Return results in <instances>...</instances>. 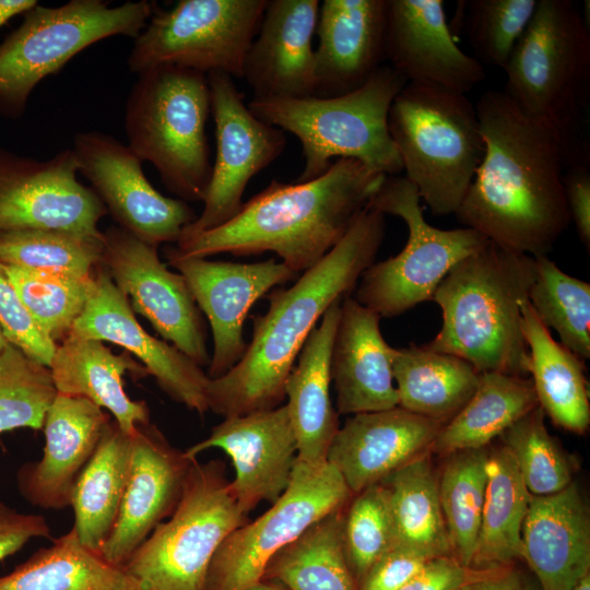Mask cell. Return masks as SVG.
Masks as SVG:
<instances>
[{
	"mask_svg": "<svg viewBox=\"0 0 590 590\" xmlns=\"http://www.w3.org/2000/svg\"><path fill=\"white\" fill-rule=\"evenodd\" d=\"M353 497L329 462L311 467L296 460L291 483L253 521L234 530L216 551L204 590H245L263 578L270 559L312 523Z\"/></svg>",
	"mask_w": 590,
	"mask_h": 590,
	"instance_id": "cell-13",
	"label": "cell"
},
{
	"mask_svg": "<svg viewBox=\"0 0 590 590\" xmlns=\"http://www.w3.org/2000/svg\"><path fill=\"white\" fill-rule=\"evenodd\" d=\"M206 75L216 157L202 212L184 229L180 238L215 228L233 219L241 208L249 180L276 160L286 145L284 131L250 111L231 75L223 72Z\"/></svg>",
	"mask_w": 590,
	"mask_h": 590,
	"instance_id": "cell-14",
	"label": "cell"
},
{
	"mask_svg": "<svg viewBox=\"0 0 590 590\" xmlns=\"http://www.w3.org/2000/svg\"><path fill=\"white\" fill-rule=\"evenodd\" d=\"M528 300L539 320L556 331L565 347L590 357V284L560 270L547 256L534 257Z\"/></svg>",
	"mask_w": 590,
	"mask_h": 590,
	"instance_id": "cell-41",
	"label": "cell"
},
{
	"mask_svg": "<svg viewBox=\"0 0 590 590\" xmlns=\"http://www.w3.org/2000/svg\"><path fill=\"white\" fill-rule=\"evenodd\" d=\"M405 84L396 70L382 64L362 87L344 95L252 98L247 105L256 117L299 140L305 163L296 181L321 176L334 157L397 176L402 163L389 133L388 115Z\"/></svg>",
	"mask_w": 590,
	"mask_h": 590,
	"instance_id": "cell-5",
	"label": "cell"
},
{
	"mask_svg": "<svg viewBox=\"0 0 590 590\" xmlns=\"http://www.w3.org/2000/svg\"><path fill=\"white\" fill-rule=\"evenodd\" d=\"M427 560L405 548L391 546L370 566L357 590H400Z\"/></svg>",
	"mask_w": 590,
	"mask_h": 590,
	"instance_id": "cell-49",
	"label": "cell"
},
{
	"mask_svg": "<svg viewBox=\"0 0 590 590\" xmlns=\"http://www.w3.org/2000/svg\"><path fill=\"white\" fill-rule=\"evenodd\" d=\"M342 300L328 308L308 335L284 388L297 460L311 467L327 463L330 444L340 427L330 396V356Z\"/></svg>",
	"mask_w": 590,
	"mask_h": 590,
	"instance_id": "cell-29",
	"label": "cell"
},
{
	"mask_svg": "<svg viewBox=\"0 0 590 590\" xmlns=\"http://www.w3.org/2000/svg\"><path fill=\"white\" fill-rule=\"evenodd\" d=\"M166 257L184 276L197 306L209 320L213 337L208 370L211 379L226 374L243 357L247 347L244 322L251 306L273 286L298 275L274 258L239 263L179 257L168 249Z\"/></svg>",
	"mask_w": 590,
	"mask_h": 590,
	"instance_id": "cell-18",
	"label": "cell"
},
{
	"mask_svg": "<svg viewBox=\"0 0 590 590\" xmlns=\"http://www.w3.org/2000/svg\"><path fill=\"white\" fill-rule=\"evenodd\" d=\"M57 393L49 368L9 343L0 353V435L42 429Z\"/></svg>",
	"mask_w": 590,
	"mask_h": 590,
	"instance_id": "cell-44",
	"label": "cell"
},
{
	"mask_svg": "<svg viewBox=\"0 0 590 590\" xmlns=\"http://www.w3.org/2000/svg\"><path fill=\"white\" fill-rule=\"evenodd\" d=\"M69 334L123 347L141 362L174 401L199 414L209 411L208 374L177 347L154 338L141 327L128 297L116 286L103 264L94 272L85 308Z\"/></svg>",
	"mask_w": 590,
	"mask_h": 590,
	"instance_id": "cell-19",
	"label": "cell"
},
{
	"mask_svg": "<svg viewBox=\"0 0 590 590\" xmlns=\"http://www.w3.org/2000/svg\"><path fill=\"white\" fill-rule=\"evenodd\" d=\"M155 3L110 5L104 0H71L58 7L36 3L0 44V115L23 116L33 90L88 46L111 36L137 38Z\"/></svg>",
	"mask_w": 590,
	"mask_h": 590,
	"instance_id": "cell-8",
	"label": "cell"
},
{
	"mask_svg": "<svg viewBox=\"0 0 590 590\" xmlns=\"http://www.w3.org/2000/svg\"><path fill=\"white\" fill-rule=\"evenodd\" d=\"M380 316L345 296L330 356L337 412L344 415L398 406L390 346L380 331Z\"/></svg>",
	"mask_w": 590,
	"mask_h": 590,
	"instance_id": "cell-27",
	"label": "cell"
},
{
	"mask_svg": "<svg viewBox=\"0 0 590 590\" xmlns=\"http://www.w3.org/2000/svg\"><path fill=\"white\" fill-rule=\"evenodd\" d=\"M391 367L398 406L449 422L469 401L480 373L467 361L421 345L392 347Z\"/></svg>",
	"mask_w": 590,
	"mask_h": 590,
	"instance_id": "cell-32",
	"label": "cell"
},
{
	"mask_svg": "<svg viewBox=\"0 0 590 590\" xmlns=\"http://www.w3.org/2000/svg\"><path fill=\"white\" fill-rule=\"evenodd\" d=\"M405 178L434 215L456 214L483 160L475 105L465 94L406 83L388 115Z\"/></svg>",
	"mask_w": 590,
	"mask_h": 590,
	"instance_id": "cell-6",
	"label": "cell"
},
{
	"mask_svg": "<svg viewBox=\"0 0 590 590\" xmlns=\"http://www.w3.org/2000/svg\"><path fill=\"white\" fill-rule=\"evenodd\" d=\"M71 149L38 161L0 145V232L54 229L99 235L107 210L78 179Z\"/></svg>",
	"mask_w": 590,
	"mask_h": 590,
	"instance_id": "cell-16",
	"label": "cell"
},
{
	"mask_svg": "<svg viewBox=\"0 0 590 590\" xmlns=\"http://www.w3.org/2000/svg\"><path fill=\"white\" fill-rule=\"evenodd\" d=\"M500 437L531 495H552L573 482L570 463L547 432L540 406L515 422Z\"/></svg>",
	"mask_w": 590,
	"mask_h": 590,
	"instance_id": "cell-43",
	"label": "cell"
},
{
	"mask_svg": "<svg viewBox=\"0 0 590 590\" xmlns=\"http://www.w3.org/2000/svg\"><path fill=\"white\" fill-rule=\"evenodd\" d=\"M0 328L7 341L49 368L57 344L36 326L0 262Z\"/></svg>",
	"mask_w": 590,
	"mask_h": 590,
	"instance_id": "cell-47",
	"label": "cell"
},
{
	"mask_svg": "<svg viewBox=\"0 0 590 590\" xmlns=\"http://www.w3.org/2000/svg\"><path fill=\"white\" fill-rule=\"evenodd\" d=\"M534 274V257L487 240L459 261L436 288L432 300L441 309L442 324L423 346L458 356L479 373L528 377L521 305Z\"/></svg>",
	"mask_w": 590,
	"mask_h": 590,
	"instance_id": "cell-4",
	"label": "cell"
},
{
	"mask_svg": "<svg viewBox=\"0 0 590 590\" xmlns=\"http://www.w3.org/2000/svg\"><path fill=\"white\" fill-rule=\"evenodd\" d=\"M522 333L529 350V375L539 406L552 422L575 434L590 425L583 359L554 340L528 299L521 305Z\"/></svg>",
	"mask_w": 590,
	"mask_h": 590,
	"instance_id": "cell-31",
	"label": "cell"
},
{
	"mask_svg": "<svg viewBox=\"0 0 590 590\" xmlns=\"http://www.w3.org/2000/svg\"><path fill=\"white\" fill-rule=\"evenodd\" d=\"M208 75L176 66L138 73L126 103L128 146L182 201H203L212 164L205 133Z\"/></svg>",
	"mask_w": 590,
	"mask_h": 590,
	"instance_id": "cell-7",
	"label": "cell"
},
{
	"mask_svg": "<svg viewBox=\"0 0 590 590\" xmlns=\"http://www.w3.org/2000/svg\"><path fill=\"white\" fill-rule=\"evenodd\" d=\"M51 530L40 515L23 514L0 502V560L19 552L34 538H50Z\"/></svg>",
	"mask_w": 590,
	"mask_h": 590,
	"instance_id": "cell-50",
	"label": "cell"
},
{
	"mask_svg": "<svg viewBox=\"0 0 590 590\" xmlns=\"http://www.w3.org/2000/svg\"><path fill=\"white\" fill-rule=\"evenodd\" d=\"M531 494L503 445L487 458V483L471 569L499 568L522 558L521 530Z\"/></svg>",
	"mask_w": 590,
	"mask_h": 590,
	"instance_id": "cell-36",
	"label": "cell"
},
{
	"mask_svg": "<svg viewBox=\"0 0 590 590\" xmlns=\"http://www.w3.org/2000/svg\"><path fill=\"white\" fill-rule=\"evenodd\" d=\"M345 507L322 517L279 551L262 579L286 590H357L343 547Z\"/></svg>",
	"mask_w": 590,
	"mask_h": 590,
	"instance_id": "cell-38",
	"label": "cell"
},
{
	"mask_svg": "<svg viewBox=\"0 0 590 590\" xmlns=\"http://www.w3.org/2000/svg\"><path fill=\"white\" fill-rule=\"evenodd\" d=\"M225 465L192 460L180 499L121 567L146 590H204L223 541L246 522Z\"/></svg>",
	"mask_w": 590,
	"mask_h": 590,
	"instance_id": "cell-9",
	"label": "cell"
},
{
	"mask_svg": "<svg viewBox=\"0 0 590 590\" xmlns=\"http://www.w3.org/2000/svg\"><path fill=\"white\" fill-rule=\"evenodd\" d=\"M385 56L406 83L465 94L485 78L456 43L441 0H387Z\"/></svg>",
	"mask_w": 590,
	"mask_h": 590,
	"instance_id": "cell-22",
	"label": "cell"
},
{
	"mask_svg": "<svg viewBox=\"0 0 590 590\" xmlns=\"http://www.w3.org/2000/svg\"><path fill=\"white\" fill-rule=\"evenodd\" d=\"M386 177L358 161L338 158L312 180H272L228 222L167 249L187 258L272 251L299 274L339 243Z\"/></svg>",
	"mask_w": 590,
	"mask_h": 590,
	"instance_id": "cell-3",
	"label": "cell"
},
{
	"mask_svg": "<svg viewBox=\"0 0 590 590\" xmlns=\"http://www.w3.org/2000/svg\"><path fill=\"white\" fill-rule=\"evenodd\" d=\"M367 205L400 217L408 227L404 248L374 262L357 283L354 298L380 317H396L432 300L447 273L488 240L469 227L441 229L427 223L421 197L405 177L387 176Z\"/></svg>",
	"mask_w": 590,
	"mask_h": 590,
	"instance_id": "cell-11",
	"label": "cell"
},
{
	"mask_svg": "<svg viewBox=\"0 0 590 590\" xmlns=\"http://www.w3.org/2000/svg\"><path fill=\"white\" fill-rule=\"evenodd\" d=\"M571 590H590V574L582 577Z\"/></svg>",
	"mask_w": 590,
	"mask_h": 590,
	"instance_id": "cell-55",
	"label": "cell"
},
{
	"mask_svg": "<svg viewBox=\"0 0 590 590\" xmlns=\"http://www.w3.org/2000/svg\"><path fill=\"white\" fill-rule=\"evenodd\" d=\"M131 445L132 435L123 433L115 421H110L72 492V529L82 545L98 554L119 511Z\"/></svg>",
	"mask_w": 590,
	"mask_h": 590,
	"instance_id": "cell-34",
	"label": "cell"
},
{
	"mask_svg": "<svg viewBox=\"0 0 590 590\" xmlns=\"http://www.w3.org/2000/svg\"><path fill=\"white\" fill-rule=\"evenodd\" d=\"M387 0H323L315 48V95L362 87L386 61Z\"/></svg>",
	"mask_w": 590,
	"mask_h": 590,
	"instance_id": "cell-26",
	"label": "cell"
},
{
	"mask_svg": "<svg viewBox=\"0 0 590 590\" xmlns=\"http://www.w3.org/2000/svg\"><path fill=\"white\" fill-rule=\"evenodd\" d=\"M384 214L366 205L339 243L287 288L267 294L266 314L240 361L209 379V410L225 417L280 406L285 382L305 341L328 308L349 296L375 262L386 234Z\"/></svg>",
	"mask_w": 590,
	"mask_h": 590,
	"instance_id": "cell-2",
	"label": "cell"
},
{
	"mask_svg": "<svg viewBox=\"0 0 590 590\" xmlns=\"http://www.w3.org/2000/svg\"><path fill=\"white\" fill-rule=\"evenodd\" d=\"M191 462L155 425L137 427L119 511L99 551L106 562L122 567L152 531L173 514Z\"/></svg>",
	"mask_w": 590,
	"mask_h": 590,
	"instance_id": "cell-21",
	"label": "cell"
},
{
	"mask_svg": "<svg viewBox=\"0 0 590 590\" xmlns=\"http://www.w3.org/2000/svg\"><path fill=\"white\" fill-rule=\"evenodd\" d=\"M49 370L58 393L108 410L123 433L150 423L146 402L132 400L123 388L126 373L138 379L149 375L127 351L115 354L102 341L68 334L57 344Z\"/></svg>",
	"mask_w": 590,
	"mask_h": 590,
	"instance_id": "cell-30",
	"label": "cell"
},
{
	"mask_svg": "<svg viewBox=\"0 0 590 590\" xmlns=\"http://www.w3.org/2000/svg\"><path fill=\"white\" fill-rule=\"evenodd\" d=\"M319 8V0H268L244 63L253 98L315 95L312 38Z\"/></svg>",
	"mask_w": 590,
	"mask_h": 590,
	"instance_id": "cell-25",
	"label": "cell"
},
{
	"mask_svg": "<svg viewBox=\"0 0 590 590\" xmlns=\"http://www.w3.org/2000/svg\"><path fill=\"white\" fill-rule=\"evenodd\" d=\"M504 71V92L524 113L575 141L590 91V32L574 1L538 0Z\"/></svg>",
	"mask_w": 590,
	"mask_h": 590,
	"instance_id": "cell-10",
	"label": "cell"
},
{
	"mask_svg": "<svg viewBox=\"0 0 590 590\" xmlns=\"http://www.w3.org/2000/svg\"><path fill=\"white\" fill-rule=\"evenodd\" d=\"M110 421L88 399L57 393L42 428V458L17 470L16 485L22 497L42 509L70 507L75 482Z\"/></svg>",
	"mask_w": 590,
	"mask_h": 590,
	"instance_id": "cell-23",
	"label": "cell"
},
{
	"mask_svg": "<svg viewBox=\"0 0 590 590\" xmlns=\"http://www.w3.org/2000/svg\"><path fill=\"white\" fill-rule=\"evenodd\" d=\"M245 590H286V589L274 581L262 579L261 581L255 583L253 586Z\"/></svg>",
	"mask_w": 590,
	"mask_h": 590,
	"instance_id": "cell-54",
	"label": "cell"
},
{
	"mask_svg": "<svg viewBox=\"0 0 590 590\" xmlns=\"http://www.w3.org/2000/svg\"><path fill=\"white\" fill-rule=\"evenodd\" d=\"M102 264L116 286L164 339L199 366L210 364L199 307L180 273L169 271L152 247L119 226L103 232Z\"/></svg>",
	"mask_w": 590,
	"mask_h": 590,
	"instance_id": "cell-17",
	"label": "cell"
},
{
	"mask_svg": "<svg viewBox=\"0 0 590 590\" xmlns=\"http://www.w3.org/2000/svg\"><path fill=\"white\" fill-rule=\"evenodd\" d=\"M445 424L396 406L353 414L327 455L353 495L430 451Z\"/></svg>",
	"mask_w": 590,
	"mask_h": 590,
	"instance_id": "cell-24",
	"label": "cell"
},
{
	"mask_svg": "<svg viewBox=\"0 0 590 590\" xmlns=\"http://www.w3.org/2000/svg\"><path fill=\"white\" fill-rule=\"evenodd\" d=\"M78 172L119 227L143 243L158 248L179 240L198 215L180 199L163 196L149 181L142 161L113 135L99 131L79 132L71 149Z\"/></svg>",
	"mask_w": 590,
	"mask_h": 590,
	"instance_id": "cell-15",
	"label": "cell"
},
{
	"mask_svg": "<svg viewBox=\"0 0 590 590\" xmlns=\"http://www.w3.org/2000/svg\"><path fill=\"white\" fill-rule=\"evenodd\" d=\"M103 251V232L99 235L54 229L0 232V262L32 272L88 278L102 264Z\"/></svg>",
	"mask_w": 590,
	"mask_h": 590,
	"instance_id": "cell-40",
	"label": "cell"
},
{
	"mask_svg": "<svg viewBox=\"0 0 590 590\" xmlns=\"http://www.w3.org/2000/svg\"><path fill=\"white\" fill-rule=\"evenodd\" d=\"M476 571L453 555L438 556L428 559L400 590H459Z\"/></svg>",
	"mask_w": 590,
	"mask_h": 590,
	"instance_id": "cell-51",
	"label": "cell"
},
{
	"mask_svg": "<svg viewBox=\"0 0 590 590\" xmlns=\"http://www.w3.org/2000/svg\"><path fill=\"white\" fill-rule=\"evenodd\" d=\"M0 590H146L121 567L81 544L73 529L35 552L8 575Z\"/></svg>",
	"mask_w": 590,
	"mask_h": 590,
	"instance_id": "cell-37",
	"label": "cell"
},
{
	"mask_svg": "<svg viewBox=\"0 0 590 590\" xmlns=\"http://www.w3.org/2000/svg\"><path fill=\"white\" fill-rule=\"evenodd\" d=\"M268 0H179L172 9L156 4L134 38L127 59L138 74L176 66L209 74L243 78L244 63Z\"/></svg>",
	"mask_w": 590,
	"mask_h": 590,
	"instance_id": "cell-12",
	"label": "cell"
},
{
	"mask_svg": "<svg viewBox=\"0 0 590 590\" xmlns=\"http://www.w3.org/2000/svg\"><path fill=\"white\" fill-rule=\"evenodd\" d=\"M487 458L486 447L453 452L438 475L439 502L451 553L468 568L481 524Z\"/></svg>",
	"mask_w": 590,
	"mask_h": 590,
	"instance_id": "cell-39",
	"label": "cell"
},
{
	"mask_svg": "<svg viewBox=\"0 0 590 590\" xmlns=\"http://www.w3.org/2000/svg\"><path fill=\"white\" fill-rule=\"evenodd\" d=\"M3 268L36 326L56 344L61 342L85 308L94 274L74 278Z\"/></svg>",
	"mask_w": 590,
	"mask_h": 590,
	"instance_id": "cell-42",
	"label": "cell"
},
{
	"mask_svg": "<svg viewBox=\"0 0 590 590\" xmlns=\"http://www.w3.org/2000/svg\"><path fill=\"white\" fill-rule=\"evenodd\" d=\"M522 558L541 590H571L590 570V521L576 483L531 496L521 530Z\"/></svg>",
	"mask_w": 590,
	"mask_h": 590,
	"instance_id": "cell-28",
	"label": "cell"
},
{
	"mask_svg": "<svg viewBox=\"0 0 590 590\" xmlns=\"http://www.w3.org/2000/svg\"><path fill=\"white\" fill-rule=\"evenodd\" d=\"M36 3H38L36 0H0V27L14 16L23 14Z\"/></svg>",
	"mask_w": 590,
	"mask_h": 590,
	"instance_id": "cell-53",
	"label": "cell"
},
{
	"mask_svg": "<svg viewBox=\"0 0 590 590\" xmlns=\"http://www.w3.org/2000/svg\"><path fill=\"white\" fill-rule=\"evenodd\" d=\"M388 496L392 546L427 559L452 555L428 452L380 481Z\"/></svg>",
	"mask_w": 590,
	"mask_h": 590,
	"instance_id": "cell-35",
	"label": "cell"
},
{
	"mask_svg": "<svg viewBox=\"0 0 590 590\" xmlns=\"http://www.w3.org/2000/svg\"><path fill=\"white\" fill-rule=\"evenodd\" d=\"M9 344V342L7 341L5 337L3 335V332L0 328V353L2 352V350Z\"/></svg>",
	"mask_w": 590,
	"mask_h": 590,
	"instance_id": "cell-56",
	"label": "cell"
},
{
	"mask_svg": "<svg viewBox=\"0 0 590 590\" xmlns=\"http://www.w3.org/2000/svg\"><path fill=\"white\" fill-rule=\"evenodd\" d=\"M211 448L229 457L235 469L231 485L246 515L261 502L273 504L280 498L291 483L297 460V442L285 404L225 417L184 455L194 460Z\"/></svg>",
	"mask_w": 590,
	"mask_h": 590,
	"instance_id": "cell-20",
	"label": "cell"
},
{
	"mask_svg": "<svg viewBox=\"0 0 590 590\" xmlns=\"http://www.w3.org/2000/svg\"><path fill=\"white\" fill-rule=\"evenodd\" d=\"M344 510L342 540L345 557L356 581L392 546L388 496L381 483L353 495Z\"/></svg>",
	"mask_w": 590,
	"mask_h": 590,
	"instance_id": "cell-45",
	"label": "cell"
},
{
	"mask_svg": "<svg viewBox=\"0 0 590 590\" xmlns=\"http://www.w3.org/2000/svg\"><path fill=\"white\" fill-rule=\"evenodd\" d=\"M475 108L485 152L455 215L499 247L547 256L570 223L563 177L580 148L504 91L485 92Z\"/></svg>",
	"mask_w": 590,
	"mask_h": 590,
	"instance_id": "cell-1",
	"label": "cell"
},
{
	"mask_svg": "<svg viewBox=\"0 0 590 590\" xmlns=\"http://www.w3.org/2000/svg\"><path fill=\"white\" fill-rule=\"evenodd\" d=\"M539 406L529 377L480 373L475 391L436 436L430 451L451 455L485 448L523 415Z\"/></svg>",
	"mask_w": 590,
	"mask_h": 590,
	"instance_id": "cell-33",
	"label": "cell"
},
{
	"mask_svg": "<svg viewBox=\"0 0 590 590\" xmlns=\"http://www.w3.org/2000/svg\"><path fill=\"white\" fill-rule=\"evenodd\" d=\"M459 590H541L512 565L477 570Z\"/></svg>",
	"mask_w": 590,
	"mask_h": 590,
	"instance_id": "cell-52",
	"label": "cell"
},
{
	"mask_svg": "<svg viewBox=\"0 0 590 590\" xmlns=\"http://www.w3.org/2000/svg\"><path fill=\"white\" fill-rule=\"evenodd\" d=\"M538 0H469L468 36L481 62L505 69Z\"/></svg>",
	"mask_w": 590,
	"mask_h": 590,
	"instance_id": "cell-46",
	"label": "cell"
},
{
	"mask_svg": "<svg viewBox=\"0 0 590 590\" xmlns=\"http://www.w3.org/2000/svg\"><path fill=\"white\" fill-rule=\"evenodd\" d=\"M564 193L570 217L583 246L590 248V168L589 154L577 153L567 164L564 177Z\"/></svg>",
	"mask_w": 590,
	"mask_h": 590,
	"instance_id": "cell-48",
	"label": "cell"
},
{
	"mask_svg": "<svg viewBox=\"0 0 590 590\" xmlns=\"http://www.w3.org/2000/svg\"><path fill=\"white\" fill-rule=\"evenodd\" d=\"M0 468H1V465H0Z\"/></svg>",
	"mask_w": 590,
	"mask_h": 590,
	"instance_id": "cell-57",
	"label": "cell"
}]
</instances>
